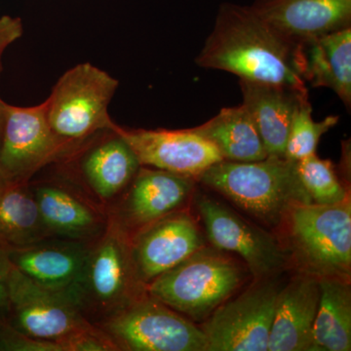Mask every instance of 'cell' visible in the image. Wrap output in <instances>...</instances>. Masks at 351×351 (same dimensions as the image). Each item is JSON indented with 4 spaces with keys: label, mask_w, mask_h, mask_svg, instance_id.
Segmentation results:
<instances>
[{
    "label": "cell",
    "mask_w": 351,
    "mask_h": 351,
    "mask_svg": "<svg viewBox=\"0 0 351 351\" xmlns=\"http://www.w3.org/2000/svg\"><path fill=\"white\" fill-rule=\"evenodd\" d=\"M203 246L204 239L197 221L184 208L131 235L134 265L145 287Z\"/></svg>",
    "instance_id": "13"
},
{
    "label": "cell",
    "mask_w": 351,
    "mask_h": 351,
    "mask_svg": "<svg viewBox=\"0 0 351 351\" xmlns=\"http://www.w3.org/2000/svg\"><path fill=\"white\" fill-rule=\"evenodd\" d=\"M23 34L22 22L18 18L4 16L0 18V71H1V58L4 50L19 39Z\"/></svg>",
    "instance_id": "29"
},
{
    "label": "cell",
    "mask_w": 351,
    "mask_h": 351,
    "mask_svg": "<svg viewBox=\"0 0 351 351\" xmlns=\"http://www.w3.org/2000/svg\"><path fill=\"white\" fill-rule=\"evenodd\" d=\"M7 321L18 331L43 341H60L95 326L66 292L51 290L32 281L12 263L7 276Z\"/></svg>",
    "instance_id": "9"
},
{
    "label": "cell",
    "mask_w": 351,
    "mask_h": 351,
    "mask_svg": "<svg viewBox=\"0 0 351 351\" xmlns=\"http://www.w3.org/2000/svg\"><path fill=\"white\" fill-rule=\"evenodd\" d=\"M32 191L43 223L53 237L92 242L107 228L108 211L71 189L44 184Z\"/></svg>",
    "instance_id": "17"
},
{
    "label": "cell",
    "mask_w": 351,
    "mask_h": 351,
    "mask_svg": "<svg viewBox=\"0 0 351 351\" xmlns=\"http://www.w3.org/2000/svg\"><path fill=\"white\" fill-rule=\"evenodd\" d=\"M0 351H64L59 341L31 338L0 319Z\"/></svg>",
    "instance_id": "27"
},
{
    "label": "cell",
    "mask_w": 351,
    "mask_h": 351,
    "mask_svg": "<svg viewBox=\"0 0 351 351\" xmlns=\"http://www.w3.org/2000/svg\"><path fill=\"white\" fill-rule=\"evenodd\" d=\"M117 350L125 351H207L200 327L145 293L121 311L95 325Z\"/></svg>",
    "instance_id": "6"
},
{
    "label": "cell",
    "mask_w": 351,
    "mask_h": 351,
    "mask_svg": "<svg viewBox=\"0 0 351 351\" xmlns=\"http://www.w3.org/2000/svg\"><path fill=\"white\" fill-rule=\"evenodd\" d=\"M196 182L267 226H280L293 208L313 203L300 179L297 162L285 157L267 156L252 162L221 160Z\"/></svg>",
    "instance_id": "2"
},
{
    "label": "cell",
    "mask_w": 351,
    "mask_h": 351,
    "mask_svg": "<svg viewBox=\"0 0 351 351\" xmlns=\"http://www.w3.org/2000/svg\"><path fill=\"white\" fill-rule=\"evenodd\" d=\"M251 8L300 45L351 27V0H256Z\"/></svg>",
    "instance_id": "15"
},
{
    "label": "cell",
    "mask_w": 351,
    "mask_h": 351,
    "mask_svg": "<svg viewBox=\"0 0 351 351\" xmlns=\"http://www.w3.org/2000/svg\"><path fill=\"white\" fill-rule=\"evenodd\" d=\"M60 343L64 351H119L108 335L97 326L71 335Z\"/></svg>",
    "instance_id": "28"
},
{
    "label": "cell",
    "mask_w": 351,
    "mask_h": 351,
    "mask_svg": "<svg viewBox=\"0 0 351 351\" xmlns=\"http://www.w3.org/2000/svg\"><path fill=\"white\" fill-rule=\"evenodd\" d=\"M243 105L255 122L267 156L285 157L286 143L300 98L308 89L239 80Z\"/></svg>",
    "instance_id": "19"
},
{
    "label": "cell",
    "mask_w": 351,
    "mask_h": 351,
    "mask_svg": "<svg viewBox=\"0 0 351 351\" xmlns=\"http://www.w3.org/2000/svg\"><path fill=\"white\" fill-rule=\"evenodd\" d=\"M304 80L314 88L332 90L351 106V27L302 44Z\"/></svg>",
    "instance_id": "20"
},
{
    "label": "cell",
    "mask_w": 351,
    "mask_h": 351,
    "mask_svg": "<svg viewBox=\"0 0 351 351\" xmlns=\"http://www.w3.org/2000/svg\"><path fill=\"white\" fill-rule=\"evenodd\" d=\"M195 182V178L141 166L121 199L110 208L108 216L131 237L157 219L184 209L193 195Z\"/></svg>",
    "instance_id": "12"
},
{
    "label": "cell",
    "mask_w": 351,
    "mask_h": 351,
    "mask_svg": "<svg viewBox=\"0 0 351 351\" xmlns=\"http://www.w3.org/2000/svg\"><path fill=\"white\" fill-rule=\"evenodd\" d=\"M119 135L135 152L141 166L167 171L186 177H198L223 160L217 147L193 129L145 130L113 124Z\"/></svg>",
    "instance_id": "11"
},
{
    "label": "cell",
    "mask_w": 351,
    "mask_h": 351,
    "mask_svg": "<svg viewBox=\"0 0 351 351\" xmlns=\"http://www.w3.org/2000/svg\"><path fill=\"white\" fill-rule=\"evenodd\" d=\"M320 298L313 325L314 351L351 350L350 280L320 278Z\"/></svg>",
    "instance_id": "24"
},
{
    "label": "cell",
    "mask_w": 351,
    "mask_h": 351,
    "mask_svg": "<svg viewBox=\"0 0 351 351\" xmlns=\"http://www.w3.org/2000/svg\"><path fill=\"white\" fill-rule=\"evenodd\" d=\"M5 101L0 98V145H1L2 135H3L4 122H5Z\"/></svg>",
    "instance_id": "31"
},
{
    "label": "cell",
    "mask_w": 351,
    "mask_h": 351,
    "mask_svg": "<svg viewBox=\"0 0 351 351\" xmlns=\"http://www.w3.org/2000/svg\"><path fill=\"white\" fill-rule=\"evenodd\" d=\"M195 199L212 246L239 255L257 280L269 278L287 265L282 246L269 232L210 196L196 193Z\"/></svg>",
    "instance_id": "10"
},
{
    "label": "cell",
    "mask_w": 351,
    "mask_h": 351,
    "mask_svg": "<svg viewBox=\"0 0 351 351\" xmlns=\"http://www.w3.org/2000/svg\"><path fill=\"white\" fill-rule=\"evenodd\" d=\"M66 293L94 325L147 293L134 265L130 234L112 217L108 216L104 232L90 244L80 276Z\"/></svg>",
    "instance_id": "3"
},
{
    "label": "cell",
    "mask_w": 351,
    "mask_h": 351,
    "mask_svg": "<svg viewBox=\"0 0 351 351\" xmlns=\"http://www.w3.org/2000/svg\"><path fill=\"white\" fill-rule=\"evenodd\" d=\"M319 298V280L306 274L280 289L267 351H314L313 325Z\"/></svg>",
    "instance_id": "16"
},
{
    "label": "cell",
    "mask_w": 351,
    "mask_h": 351,
    "mask_svg": "<svg viewBox=\"0 0 351 351\" xmlns=\"http://www.w3.org/2000/svg\"><path fill=\"white\" fill-rule=\"evenodd\" d=\"M191 129L212 143L223 160L252 162L267 157L255 122L243 104L221 108L213 119Z\"/></svg>",
    "instance_id": "22"
},
{
    "label": "cell",
    "mask_w": 351,
    "mask_h": 351,
    "mask_svg": "<svg viewBox=\"0 0 351 351\" xmlns=\"http://www.w3.org/2000/svg\"><path fill=\"white\" fill-rule=\"evenodd\" d=\"M64 144L51 129L46 101L27 108L6 104L0 165L10 181H27Z\"/></svg>",
    "instance_id": "14"
},
{
    "label": "cell",
    "mask_w": 351,
    "mask_h": 351,
    "mask_svg": "<svg viewBox=\"0 0 351 351\" xmlns=\"http://www.w3.org/2000/svg\"><path fill=\"white\" fill-rule=\"evenodd\" d=\"M140 167L135 152L117 134L88 152L82 162L85 181L103 205L119 198Z\"/></svg>",
    "instance_id": "21"
},
{
    "label": "cell",
    "mask_w": 351,
    "mask_h": 351,
    "mask_svg": "<svg viewBox=\"0 0 351 351\" xmlns=\"http://www.w3.org/2000/svg\"><path fill=\"white\" fill-rule=\"evenodd\" d=\"M91 242L49 237L8 251L10 262L38 285L66 292L80 276Z\"/></svg>",
    "instance_id": "18"
},
{
    "label": "cell",
    "mask_w": 351,
    "mask_h": 351,
    "mask_svg": "<svg viewBox=\"0 0 351 351\" xmlns=\"http://www.w3.org/2000/svg\"><path fill=\"white\" fill-rule=\"evenodd\" d=\"M288 239L302 274L350 280V197L331 205H299L286 217Z\"/></svg>",
    "instance_id": "5"
},
{
    "label": "cell",
    "mask_w": 351,
    "mask_h": 351,
    "mask_svg": "<svg viewBox=\"0 0 351 351\" xmlns=\"http://www.w3.org/2000/svg\"><path fill=\"white\" fill-rule=\"evenodd\" d=\"M117 86L115 78L89 63L64 73L46 100L53 133L66 144L110 130L114 123L108 108Z\"/></svg>",
    "instance_id": "7"
},
{
    "label": "cell",
    "mask_w": 351,
    "mask_h": 351,
    "mask_svg": "<svg viewBox=\"0 0 351 351\" xmlns=\"http://www.w3.org/2000/svg\"><path fill=\"white\" fill-rule=\"evenodd\" d=\"M49 237L27 182L9 181L0 186V249L17 250Z\"/></svg>",
    "instance_id": "23"
},
{
    "label": "cell",
    "mask_w": 351,
    "mask_h": 351,
    "mask_svg": "<svg viewBox=\"0 0 351 351\" xmlns=\"http://www.w3.org/2000/svg\"><path fill=\"white\" fill-rule=\"evenodd\" d=\"M297 170L302 186L314 204H336L350 197V193L329 159H321L314 154L298 161Z\"/></svg>",
    "instance_id": "26"
},
{
    "label": "cell",
    "mask_w": 351,
    "mask_h": 351,
    "mask_svg": "<svg viewBox=\"0 0 351 351\" xmlns=\"http://www.w3.org/2000/svg\"><path fill=\"white\" fill-rule=\"evenodd\" d=\"M9 181H10V180L8 179L5 172H4L1 165H0V186H3L4 184H6V182Z\"/></svg>",
    "instance_id": "32"
},
{
    "label": "cell",
    "mask_w": 351,
    "mask_h": 351,
    "mask_svg": "<svg viewBox=\"0 0 351 351\" xmlns=\"http://www.w3.org/2000/svg\"><path fill=\"white\" fill-rule=\"evenodd\" d=\"M339 119L337 115H329L319 122L314 121L308 91L304 92L295 108L289 130L285 158L298 162L316 154L321 137L336 126Z\"/></svg>",
    "instance_id": "25"
},
{
    "label": "cell",
    "mask_w": 351,
    "mask_h": 351,
    "mask_svg": "<svg viewBox=\"0 0 351 351\" xmlns=\"http://www.w3.org/2000/svg\"><path fill=\"white\" fill-rule=\"evenodd\" d=\"M196 64L239 80L306 89L302 45L291 41L251 6L223 3Z\"/></svg>",
    "instance_id": "1"
},
{
    "label": "cell",
    "mask_w": 351,
    "mask_h": 351,
    "mask_svg": "<svg viewBox=\"0 0 351 351\" xmlns=\"http://www.w3.org/2000/svg\"><path fill=\"white\" fill-rule=\"evenodd\" d=\"M10 263L7 252L0 249V319L8 318L9 295L7 276Z\"/></svg>",
    "instance_id": "30"
},
{
    "label": "cell",
    "mask_w": 351,
    "mask_h": 351,
    "mask_svg": "<svg viewBox=\"0 0 351 351\" xmlns=\"http://www.w3.org/2000/svg\"><path fill=\"white\" fill-rule=\"evenodd\" d=\"M280 286L258 279L235 299L226 301L203 323L207 351H267Z\"/></svg>",
    "instance_id": "8"
},
{
    "label": "cell",
    "mask_w": 351,
    "mask_h": 351,
    "mask_svg": "<svg viewBox=\"0 0 351 351\" xmlns=\"http://www.w3.org/2000/svg\"><path fill=\"white\" fill-rule=\"evenodd\" d=\"M245 279L239 263L215 247L203 246L147 285V292L189 319H207Z\"/></svg>",
    "instance_id": "4"
}]
</instances>
